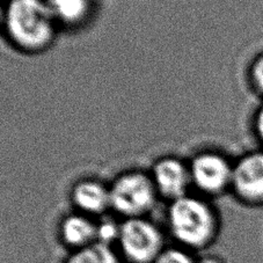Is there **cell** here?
<instances>
[{"mask_svg":"<svg viewBox=\"0 0 263 263\" xmlns=\"http://www.w3.org/2000/svg\"><path fill=\"white\" fill-rule=\"evenodd\" d=\"M248 81L254 92L263 99V53L254 58L249 65Z\"/></svg>","mask_w":263,"mask_h":263,"instance_id":"cell-14","label":"cell"},{"mask_svg":"<svg viewBox=\"0 0 263 263\" xmlns=\"http://www.w3.org/2000/svg\"><path fill=\"white\" fill-rule=\"evenodd\" d=\"M61 30L47 0H7L3 34L16 51L26 56L48 52Z\"/></svg>","mask_w":263,"mask_h":263,"instance_id":"cell-2","label":"cell"},{"mask_svg":"<svg viewBox=\"0 0 263 263\" xmlns=\"http://www.w3.org/2000/svg\"><path fill=\"white\" fill-rule=\"evenodd\" d=\"M230 194L245 208H263V148L234 160Z\"/></svg>","mask_w":263,"mask_h":263,"instance_id":"cell-6","label":"cell"},{"mask_svg":"<svg viewBox=\"0 0 263 263\" xmlns=\"http://www.w3.org/2000/svg\"><path fill=\"white\" fill-rule=\"evenodd\" d=\"M63 263H123L116 248L95 242L78 251L70 252Z\"/></svg>","mask_w":263,"mask_h":263,"instance_id":"cell-11","label":"cell"},{"mask_svg":"<svg viewBox=\"0 0 263 263\" xmlns=\"http://www.w3.org/2000/svg\"><path fill=\"white\" fill-rule=\"evenodd\" d=\"M253 130L254 135L263 148V102L253 116Z\"/></svg>","mask_w":263,"mask_h":263,"instance_id":"cell-15","label":"cell"},{"mask_svg":"<svg viewBox=\"0 0 263 263\" xmlns=\"http://www.w3.org/2000/svg\"><path fill=\"white\" fill-rule=\"evenodd\" d=\"M110 211L117 218L148 217L160 201L148 171L128 170L109 183Z\"/></svg>","mask_w":263,"mask_h":263,"instance_id":"cell-3","label":"cell"},{"mask_svg":"<svg viewBox=\"0 0 263 263\" xmlns=\"http://www.w3.org/2000/svg\"><path fill=\"white\" fill-rule=\"evenodd\" d=\"M153 263H197V254L178 245H167Z\"/></svg>","mask_w":263,"mask_h":263,"instance_id":"cell-13","label":"cell"},{"mask_svg":"<svg viewBox=\"0 0 263 263\" xmlns=\"http://www.w3.org/2000/svg\"><path fill=\"white\" fill-rule=\"evenodd\" d=\"M165 231L174 245L201 254L218 243L224 220L214 201L190 193L167 203Z\"/></svg>","mask_w":263,"mask_h":263,"instance_id":"cell-1","label":"cell"},{"mask_svg":"<svg viewBox=\"0 0 263 263\" xmlns=\"http://www.w3.org/2000/svg\"><path fill=\"white\" fill-rule=\"evenodd\" d=\"M197 263H228L223 254L214 248L211 251L197 254Z\"/></svg>","mask_w":263,"mask_h":263,"instance_id":"cell-16","label":"cell"},{"mask_svg":"<svg viewBox=\"0 0 263 263\" xmlns=\"http://www.w3.org/2000/svg\"><path fill=\"white\" fill-rule=\"evenodd\" d=\"M5 4L6 2L0 0V33H3L4 19H5Z\"/></svg>","mask_w":263,"mask_h":263,"instance_id":"cell-17","label":"cell"},{"mask_svg":"<svg viewBox=\"0 0 263 263\" xmlns=\"http://www.w3.org/2000/svg\"><path fill=\"white\" fill-rule=\"evenodd\" d=\"M73 210L99 219L111 214L109 183L95 178H84L72 184L69 194Z\"/></svg>","mask_w":263,"mask_h":263,"instance_id":"cell-8","label":"cell"},{"mask_svg":"<svg viewBox=\"0 0 263 263\" xmlns=\"http://www.w3.org/2000/svg\"><path fill=\"white\" fill-rule=\"evenodd\" d=\"M57 239L69 253L98 242L97 219L72 210L58 221Z\"/></svg>","mask_w":263,"mask_h":263,"instance_id":"cell-10","label":"cell"},{"mask_svg":"<svg viewBox=\"0 0 263 263\" xmlns=\"http://www.w3.org/2000/svg\"><path fill=\"white\" fill-rule=\"evenodd\" d=\"M61 31H80L87 28L98 13V0H47Z\"/></svg>","mask_w":263,"mask_h":263,"instance_id":"cell-9","label":"cell"},{"mask_svg":"<svg viewBox=\"0 0 263 263\" xmlns=\"http://www.w3.org/2000/svg\"><path fill=\"white\" fill-rule=\"evenodd\" d=\"M159 198L173 202L193 193L188 160L178 156H162L153 162L148 171Z\"/></svg>","mask_w":263,"mask_h":263,"instance_id":"cell-7","label":"cell"},{"mask_svg":"<svg viewBox=\"0 0 263 263\" xmlns=\"http://www.w3.org/2000/svg\"><path fill=\"white\" fill-rule=\"evenodd\" d=\"M193 193L214 201L231 193L233 164L218 149H202L188 160Z\"/></svg>","mask_w":263,"mask_h":263,"instance_id":"cell-5","label":"cell"},{"mask_svg":"<svg viewBox=\"0 0 263 263\" xmlns=\"http://www.w3.org/2000/svg\"><path fill=\"white\" fill-rule=\"evenodd\" d=\"M120 228L121 219L117 218L114 215H107L97 219L98 242L115 247L117 239H119Z\"/></svg>","mask_w":263,"mask_h":263,"instance_id":"cell-12","label":"cell"},{"mask_svg":"<svg viewBox=\"0 0 263 263\" xmlns=\"http://www.w3.org/2000/svg\"><path fill=\"white\" fill-rule=\"evenodd\" d=\"M166 237L149 217L123 219L115 248L123 263H153L168 245Z\"/></svg>","mask_w":263,"mask_h":263,"instance_id":"cell-4","label":"cell"}]
</instances>
